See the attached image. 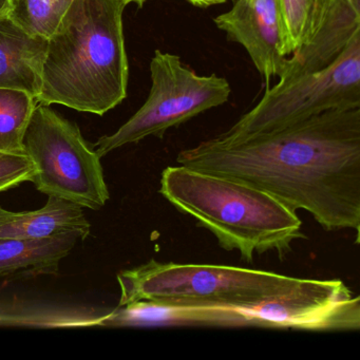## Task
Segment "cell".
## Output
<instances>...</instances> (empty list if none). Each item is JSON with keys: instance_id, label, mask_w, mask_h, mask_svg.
Listing matches in <instances>:
<instances>
[{"instance_id": "8992f818", "label": "cell", "mask_w": 360, "mask_h": 360, "mask_svg": "<svg viewBox=\"0 0 360 360\" xmlns=\"http://www.w3.org/2000/svg\"><path fill=\"white\" fill-rule=\"evenodd\" d=\"M360 107V32L326 68L266 88L260 102L242 115L221 142H237L330 110Z\"/></svg>"}, {"instance_id": "4fadbf2b", "label": "cell", "mask_w": 360, "mask_h": 360, "mask_svg": "<svg viewBox=\"0 0 360 360\" xmlns=\"http://www.w3.org/2000/svg\"><path fill=\"white\" fill-rule=\"evenodd\" d=\"M84 208L72 202L49 197L45 206L14 212L0 207V239H44L75 235L83 241L89 236Z\"/></svg>"}, {"instance_id": "277c9868", "label": "cell", "mask_w": 360, "mask_h": 360, "mask_svg": "<svg viewBox=\"0 0 360 360\" xmlns=\"http://www.w3.org/2000/svg\"><path fill=\"white\" fill-rule=\"evenodd\" d=\"M300 281L301 278L260 269L161 263L153 259L117 275L119 307L151 300L248 307L286 294Z\"/></svg>"}, {"instance_id": "6da1fadb", "label": "cell", "mask_w": 360, "mask_h": 360, "mask_svg": "<svg viewBox=\"0 0 360 360\" xmlns=\"http://www.w3.org/2000/svg\"><path fill=\"white\" fill-rule=\"evenodd\" d=\"M179 165L252 185L328 231L360 227V107L330 110L237 142L203 141Z\"/></svg>"}, {"instance_id": "8fae6325", "label": "cell", "mask_w": 360, "mask_h": 360, "mask_svg": "<svg viewBox=\"0 0 360 360\" xmlns=\"http://www.w3.org/2000/svg\"><path fill=\"white\" fill-rule=\"evenodd\" d=\"M357 32H360V0H332L326 20L313 39L288 56L279 83L326 68Z\"/></svg>"}, {"instance_id": "9c48e42d", "label": "cell", "mask_w": 360, "mask_h": 360, "mask_svg": "<svg viewBox=\"0 0 360 360\" xmlns=\"http://www.w3.org/2000/svg\"><path fill=\"white\" fill-rule=\"evenodd\" d=\"M214 22L229 41L243 46L267 88L282 77L288 56L277 0H236Z\"/></svg>"}, {"instance_id": "7c38bea8", "label": "cell", "mask_w": 360, "mask_h": 360, "mask_svg": "<svg viewBox=\"0 0 360 360\" xmlns=\"http://www.w3.org/2000/svg\"><path fill=\"white\" fill-rule=\"evenodd\" d=\"M47 45L45 37L30 34L7 13L0 14V88L22 90L37 98Z\"/></svg>"}, {"instance_id": "7a4b0ae2", "label": "cell", "mask_w": 360, "mask_h": 360, "mask_svg": "<svg viewBox=\"0 0 360 360\" xmlns=\"http://www.w3.org/2000/svg\"><path fill=\"white\" fill-rule=\"evenodd\" d=\"M125 0H75L48 39L39 104L104 115L127 96Z\"/></svg>"}, {"instance_id": "9a60e30c", "label": "cell", "mask_w": 360, "mask_h": 360, "mask_svg": "<svg viewBox=\"0 0 360 360\" xmlns=\"http://www.w3.org/2000/svg\"><path fill=\"white\" fill-rule=\"evenodd\" d=\"M332 0H277L290 56L307 45L326 20Z\"/></svg>"}, {"instance_id": "44dd1931", "label": "cell", "mask_w": 360, "mask_h": 360, "mask_svg": "<svg viewBox=\"0 0 360 360\" xmlns=\"http://www.w3.org/2000/svg\"><path fill=\"white\" fill-rule=\"evenodd\" d=\"M9 0H0V14L7 13Z\"/></svg>"}, {"instance_id": "e0dca14e", "label": "cell", "mask_w": 360, "mask_h": 360, "mask_svg": "<svg viewBox=\"0 0 360 360\" xmlns=\"http://www.w3.org/2000/svg\"><path fill=\"white\" fill-rule=\"evenodd\" d=\"M75 0H9L7 14L27 32L49 39Z\"/></svg>"}, {"instance_id": "ba28073f", "label": "cell", "mask_w": 360, "mask_h": 360, "mask_svg": "<svg viewBox=\"0 0 360 360\" xmlns=\"http://www.w3.org/2000/svg\"><path fill=\"white\" fill-rule=\"evenodd\" d=\"M257 328L358 330L360 299L341 280L301 279L286 294L248 307H236Z\"/></svg>"}, {"instance_id": "2e32d148", "label": "cell", "mask_w": 360, "mask_h": 360, "mask_svg": "<svg viewBox=\"0 0 360 360\" xmlns=\"http://www.w3.org/2000/svg\"><path fill=\"white\" fill-rule=\"evenodd\" d=\"M37 104L28 92L0 88V153H25V134Z\"/></svg>"}, {"instance_id": "5bb4252c", "label": "cell", "mask_w": 360, "mask_h": 360, "mask_svg": "<svg viewBox=\"0 0 360 360\" xmlns=\"http://www.w3.org/2000/svg\"><path fill=\"white\" fill-rule=\"evenodd\" d=\"M77 236L44 239H0V278L56 275L60 262L70 254Z\"/></svg>"}, {"instance_id": "d6986e66", "label": "cell", "mask_w": 360, "mask_h": 360, "mask_svg": "<svg viewBox=\"0 0 360 360\" xmlns=\"http://www.w3.org/2000/svg\"><path fill=\"white\" fill-rule=\"evenodd\" d=\"M227 0H193L195 7L206 9V8L212 7V6L223 5Z\"/></svg>"}, {"instance_id": "3957f363", "label": "cell", "mask_w": 360, "mask_h": 360, "mask_svg": "<svg viewBox=\"0 0 360 360\" xmlns=\"http://www.w3.org/2000/svg\"><path fill=\"white\" fill-rule=\"evenodd\" d=\"M160 193L179 212L210 231L223 250H238L252 263L255 254L277 252L283 260L302 238L296 212L252 185L186 166L162 172Z\"/></svg>"}, {"instance_id": "ffe728a7", "label": "cell", "mask_w": 360, "mask_h": 360, "mask_svg": "<svg viewBox=\"0 0 360 360\" xmlns=\"http://www.w3.org/2000/svg\"><path fill=\"white\" fill-rule=\"evenodd\" d=\"M126 3L128 4H136V5L139 6V7L142 8L143 5H144L145 3H146L147 0H125ZM187 3L191 4V5L193 6V0H186Z\"/></svg>"}, {"instance_id": "ac0fdd59", "label": "cell", "mask_w": 360, "mask_h": 360, "mask_svg": "<svg viewBox=\"0 0 360 360\" xmlns=\"http://www.w3.org/2000/svg\"><path fill=\"white\" fill-rule=\"evenodd\" d=\"M35 167L26 153H0V193L30 182Z\"/></svg>"}, {"instance_id": "30bf717a", "label": "cell", "mask_w": 360, "mask_h": 360, "mask_svg": "<svg viewBox=\"0 0 360 360\" xmlns=\"http://www.w3.org/2000/svg\"><path fill=\"white\" fill-rule=\"evenodd\" d=\"M108 323L121 326H217L257 328L256 323L236 307L142 300L119 307Z\"/></svg>"}, {"instance_id": "5b68a950", "label": "cell", "mask_w": 360, "mask_h": 360, "mask_svg": "<svg viewBox=\"0 0 360 360\" xmlns=\"http://www.w3.org/2000/svg\"><path fill=\"white\" fill-rule=\"evenodd\" d=\"M24 150L35 167L30 182L48 197L91 210H102L110 199L102 158L79 126L48 105L35 107L25 134Z\"/></svg>"}, {"instance_id": "52a82bcc", "label": "cell", "mask_w": 360, "mask_h": 360, "mask_svg": "<svg viewBox=\"0 0 360 360\" xmlns=\"http://www.w3.org/2000/svg\"><path fill=\"white\" fill-rule=\"evenodd\" d=\"M149 69L146 102L115 134L98 139L94 147L101 158L148 136L162 139L170 128L229 102L231 88L225 77L197 75L176 54L155 50Z\"/></svg>"}]
</instances>
